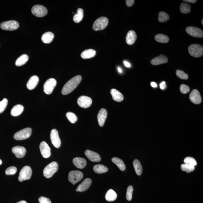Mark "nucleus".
Wrapping results in <instances>:
<instances>
[{"mask_svg": "<svg viewBox=\"0 0 203 203\" xmlns=\"http://www.w3.org/2000/svg\"><path fill=\"white\" fill-rule=\"evenodd\" d=\"M82 80L81 76L77 75L68 81L63 87L61 93L63 95L69 94L78 86Z\"/></svg>", "mask_w": 203, "mask_h": 203, "instance_id": "nucleus-1", "label": "nucleus"}, {"mask_svg": "<svg viewBox=\"0 0 203 203\" xmlns=\"http://www.w3.org/2000/svg\"><path fill=\"white\" fill-rule=\"evenodd\" d=\"M58 169V163L55 161L52 162L44 168L43 170L44 177L46 178H50L57 171Z\"/></svg>", "mask_w": 203, "mask_h": 203, "instance_id": "nucleus-2", "label": "nucleus"}, {"mask_svg": "<svg viewBox=\"0 0 203 203\" xmlns=\"http://www.w3.org/2000/svg\"><path fill=\"white\" fill-rule=\"evenodd\" d=\"M188 51L190 54L194 57H200L203 55V47L200 44H191L188 47Z\"/></svg>", "mask_w": 203, "mask_h": 203, "instance_id": "nucleus-3", "label": "nucleus"}, {"mask_svg": "<svg viewBox=\"0 0 203 203\" xmlns=\"http://www.w3.org/2000/svg\"><path fill=\"white\" fill-rule=\"evenodd\" d=\"M108 19L105 17H101L94 22L93 29L94 31H98L105 29L108 24Z\"/></svg>", "mask_w": 203, "mask_h": 203, "instance_id": "nucleus-4", "label": "nucleus"}, {"mask_svg": "<svg viewBox=\"0 0 203 203\" xmlns=\"http://www.w3.org/2000/svg\"><path fill=\"white\" fill-rule=\"evenodd\" d=\"M32 130L30 128H25L15 133L14 139L17 140H22L29 138L31 136Z\"/></svg>", "mask_w": 203, "mask_h": 203, "instance_id": "nucleus-5", "label": "nucleus"}, {"mask_svg": "<svg viewBox=\"0 0 203 203\" xmlns=\"http://www.w3.org/2000/svg\"><path fill=\"white\" fill-rule=\"evenodd\" d=\"M32 174V170L29 166H25L20 170L18 177L19 181L22 182L28 180L31 178Z\"/></svg>", "mask_w": 203, "mask_h": 203, "instance_id": "nucleus-6", "label": "nucleus"}, {"mask_svg": "<svg viewBox=\"0 0 203 203\" xmlns=\"http://www.w3.org/2000/svg\"><path fill=\"white\" fill-rule=\"evenodd\" d=\"M19 24L15 20H9L2 22L1 24L0 27L2 29L7 31H14L18 29Z\"/></svg>", "mask_w": 203, "mask_h": 203, "instance_id": "nucleus-7", "label": "nucleus"}, {"mask_svg": "<svg viewBox=\"0 0 203 203\" xmlns=\"http://www.w3.org/2000/svg\"><path fill=\"white\" fill-rule=\"evenodd\" d=\"M83 174L79 170L71 171L69 172L68 179L69 181L73 184H75L80 181L83 178Z\"/></svg>", "mask_w": 203, "mask_h": 203, "instance_id": "nucleus-8", "label": "nucleus"}, {"mask_svg": "<svg viewBox=\"0 0 203 203\" xmlns=\"http://www.w3.org/2000/svg\"><path fill=\"white\" fill-rule=\"evenodd\" d=\"M31 12L36 17H42L47 15V10L44 6L37 5L33 6L31 9Z\"/></svg>", "mask_w": 203, "mask_h": 203, "instance_id": "nucleus-9", "label": "nucleus"}, {"mask_svg": "<svg viewBox=\"0 0 203 203\" xmlns=\"http://www.w3.org/2000/svg\"><path fill=\"white\" fill-rule=\"evenodd\" d=\"M57 85V81L54 78H50L46 81L43 85L44 93L47 95H50L53 91Z\"/></svg>", "mask_w": 203, "mask_h": 203, "instance_id": "nucleus-10", "label": "nucleus"}, {"mask_svg": "<svg viewBox=\"0 0 203 203\" xmlns=\"http://www.w3.org/2000/svg\"><path fill=\"white\" fill-rule=\"evenodd\" d=\"M186 31L189 35L193 37L198 38L203 37V31L196 27L188 26L186 28Z\"/></svg>", "mask_w": 203, "mask_h": 203, "instance_id": "nucleus-11", "label": "nucleus"}, {"mask_svg": "<svg viewBox=\"0 0 203 203\" xmlns=\"http://www.w3.org/2000/svg\"><path fill=\"white\" fill-rule=\"evenodd\" d=\"M92 101L91 98L85 96H81L77 99V103L78 105L82 108H87L91 105Z\"/></svg>", "mask_w": 203, "mask_h": 203, "instance_id": "nucleus-12", "label": "nucleus"}, {"mask_svg": "<svg viewBox=\"0 0 203 203\" xmlns=\"http://www.w3.org/2000/svg\"><path fill=\"white\" fill-rule=\"evenodd\" d=\"M50 136L51 141L53 145L56 148H59L61 145V141L58 131L55 129H52L51 131Z\"/></svg>", "mask_w": 203, "mask_h": 203, "instance_id": "nucleus-13", "label": "nucleus"}, {"mask_svg": "<svg viewBox=\"0 0 203 203\" xmlns=\"http://www.w3.org/2000/svg\"><path fill=\"white\" fill-rule=\"evenodd\" d=\"M40 149L41 154L44 158L50 157L51 155L50 149L46 143L44 141L41 142L40 145Z\"/></svg>", "mask_w": 203, "mask_h": 203, "instance_id": "nucleus-14", "label": "nucleus"}, {"mask_svg": "<svg viewBox=\"0 0 203 203\" xmlns=\"http://www.w3.org/2000/svg\"><path fill=\"white\" fill-rule=\"evenodd\" d=\"M189 98L191 102L194 104H199L202 102V98L197 90L194 89L191 91Z\"/></svg>", "mask_w": 203, "mask_h": 203, "instance_id": "nucleus-15", "label": "nucleus"}, {"mask_svg": "<svg viewBox=\"0 0 203 203\" xmlns=\"http://www.w3.org/2000/svg\"><path fill=\"white\" fill-rule=\"evenodd\" d=\"M12 151L17 158H22L25 156L26 150L21 146H16L12 149Z\"/></svg>", "mask_w": 203, "mask_h": 203, "instance_id": "nucleus-16", "label": "nucleus"}, {"mask_svg": "<svg viewBox=\"0 0 203 203\" xmlns=\"http://www.w3.org/2000/svg\"><path fill=\"white\" fill-rule=\"evenodd\" d=\"M85 154L87 158L93 162H99L101 160V158L99 154L89 150H87Z\"/></svg>", "mask_w": 203, "mask_h": 203, "instance_id": "nucleus-17", "label": "nucleus"}, {"mask_svg": "<svg viewBox=\"0 0 203 203\" xmlns=\"http://www.w3.org/2000/svg\"><path fill=\"white\" fill-rule=\"evenodd\" d=\"M107 116V112L106 109L102 108L99 111L98 115V120L99 126L102 127L105 123Z\"/></svg>", "mask_w": 203, "mask_h": 203, "instance_id": "nucleus-18", "label": "nucleus"}, {"mask_svg": "<svg viewBox=\"0 0 203 203\" xmlns=\"http://www.w3.org/2000/svg\"><path fill=\"white\" fill-rule=\"evenodd\" d=\"M92 183V180L90 178H86L79 185L76 189V191L82 192L86 191L90 188Z\"/></svg>", "mask_w": 203, "mask_h": 203, "instance_id": "nucleus-19", "label": "nucleus"}, {"mask_svg": "<svg viewBox=\"0 0 203 203\" xmlns=\"http://www.w3.org/2000/svg\"><path fill=\"white\" fill-rule=\"evenodd\" d=\"M168 61V60L167 57L161 54L160 56L153 59L150 61V63L153 65L156 66L167 63Z\"/></svg>", "mask_w": 203, "mask_h": 203, "instance_id": "nucleus-20", "label": "nucleus"}, {"mask_svg": "<svg viewBox=\"0 0 203 203\" xmlns=\"http://www.w3.org/2000/svg\"><path fill=\"white\" fill-rule=\"evenodd\" d=\"M39 78L37 76L34 75L30 77L27 83L26 86L28 89L32 90L36 88L39 82Z\"/></svg>", "mask_w": 203, "mask_h": 203, "instance_id": "nucleus-21", "label": "nucleus"}, {"mask_svg": "<svg viewBox=\"0 0 203 203\" xmlns=\"http://www.w3.org/2000/svg\"><path fill=\"white\" fill-rule=\"evenodd\" d=\"M73 164L76 167L82 169L85 167L87 165V161L84 158L76 157L73 160Z\"/></svg>", "mask_w": 203, "mask_h": 203, "instance_id": "nucleus-22", "label": "nucleus"}, {"mask_svg": "<svg viewBox=\"0 0 203 203\" xmlns=\"http://www.w3.org/2000/svg\"><path fill=\"white\" fill-rule=\"evenodd\" d=\"M137 38V36L135 32L131 30L128 32L127 34L126 38V43L129 45H132L135 42Z\"/></svg>", "mask_w": 203, "mask_h": 203, "instance_id": "nucleus-23", "label": "nucleus"}, {"mask_svg": "<svg viewBox=\"0 0 203 203\" xmlns=\"http://www.w3.org/2000/svg\"><path fill=\"white\" fill-rule=\"evenodd\" d=\"M110 93L114 101L117 102H121L123 101L124 99L123 95L115 89H112L111 90Z\"/></svg>", "mask_w": 203, "mask_h": 203, "instance_id": "nucleus-24", "label": "nucleus"}, {"mask_svg": "<svg viewBox=\"0 0 203 203\" xmlns=\"http://www.w3.org/2000/svg\"><path fill=\"white\" fill-rule=\"evenodd\" d=\"M96 54V51L93 49H89L84 50L81 54V57L84 59L93 57Z\"/></svg>", "mask_w": 203, "mask_h": 203, "instance_id": "nucleus-25", "label": "nucleus"}, {"mask_svg": "<svg viewBox=\"0 0 203 203\" xmlns=\"http://www.w3.org/2000/svg\"><path fill=\"white\" fill-rule=\"evenodd\" d=\"M54 37V35L53 33L50 32H47L43 35L41 39L44 43L48 44L52 42Z\"/></svg>", "mask_w": 203, "mask_h": 203, "instance_id": "nucleus-26", "label": "nucleus"}, {"mask_svg": "<svg viewBox=\"0 0 203 203\" xmlns=\"http://www.w3.org/2000/svg\"><path fill=\"white\" fill-rule=\"evenodd\" d=\"M24 107L21 105H17L12 108L11 110V115L13 116H17L23 112Z\"/></svg>", "mask_w": 203, "mask_h": 203, "instance_id": "nucleus-27", "label": "nucleus"}, {"mask_svg": "<svg viewBox=\"0 0 203 203\" xmlns=\"http://www.w3.org/2000/svg\"><path fill=\"white\" fill-rule=\"evenodd\" d=\"M84 17V11L82 9H77V12L74 15L73 20L76 23H79L82 21Z\"/></svg>", "mask_w": 203, "mask_h": 203, "instance_id": "nucleus-28", "label": "nucleus"}, {"mask_svg": "<svg viewBox=\"0 0 203 203\" xmlns=\"http://www.w3.org/2000/svg\"><path fill=\"white\" fill-rule=\"evenodd\" d=\"M117 198L116 192L112 189H109L105 195L106 200L109 202L115 201Z\"/></svg>", "mask_w": 203, "mask_h": 203, "instance_id": "nucleus-29", "label": "nucleus"}, {"mask_svg": "<svg viewBox=\"0 0 203 203\" xmlns=\"http://www.w3.org/2000/svg\"><path fill=\"white\" fill-rule=\"evenodd\" d=\"M29 60V57L26 54H23L16 61L15 65L19 67L27 63Z\"/></svg>", "mask_w": 203, "mask_h": 203, "instance_id": "nucleus-30", "label": "nucleus"}, {"mask_svg": "<svg viewBox=\"0 0 203 203\" xmlns=\"http://www.w3.org/2000/svg\"><path fill=\"white\" fill-rule=\"evenodd\" d=\"M112 162L116 164L120 170L122 171L125 170L126 166L122 160L117 157H114L112 159Z\"/></svg>", "mask_w": 203, "mask_h": 203, "instance_id": "nucleus-31", "label": "nucleus"}, {"mask_svg": "<svg viewBox=\"0 0 203 203\" xmlns=\"http://www.w3.org/2000/svg\"><path fill=\"white\" fill-rule=\"evenodd\" d=\"M93 170L97 174H101L107 172L108 169L102 164H97L93 167Z\"/></svg>", "mask_w": 203, "mask_h": 203, "instance_id": "nucleus-32", "label": "nucleus"}, {"mask_svg": "<svg viewBox=\"0 0 203 203\" xmlns=\"http://www.w3.org/2000/svg\"><path fill=\"white\" fill-rule=\"evenodd\" d=\"M133 165L138 175H140L142 173L143 169L140 162L137 160H135L133 162Z\"/></svg>", "mask_w": 203, "mask_h": 203, "instance_id": "nucleus-33", "label": "nucleus"}, {"mask_svg": "<svg viewBox=\"0 0 203 203\" xmlns=\"http://www.w3.org/2000/svg\"><path fill=\"white\" fill-rule=\"evenodd\" d=\"M155 39L157 42L161 43H167L169 40V38L165 35L158 34L155 36Z\"/></svg>", "mask_w": 203, "mask_h": 203, "instance_id": "nucleus-34", "label": "nucleus"}, {"mask_svg": "<svg viewBox=\"0 0 203 203\" xmlns=\"http://www.w3.org/2000/svg\"><path fill=\"white\" fill-rule=\"evenodd\" d=\"M191 6L185 3H182L181 4L180 9L181 12L183 14H188L191 12Z\"/></svg>", "mask_w": 203, "mask_h": 203, "instance_id": "nucleus-35", "label": "nucleus"}, {"mask_svg": "<svg viewBox=\"0 0 203 203\" xmlns=\"http://www.w3.org/2000/svg\"><path fill=\"white\" fill-rule=\"evenodd\" d=\"M181 169L184 172L190 173L194 170L195 167L194 166L185 163V164L181 165Z\"/></svg>", "mask_w": 203, "mask_h": 203, "instance_id": "nucleus-36", "label": "nucleus"}, {"mask_svg": "<svg viewBox=\"0 0 203 203\" xmlns=\"http://www.w3.org/2000/svg\"><path fill=\"white\" fill-rule=\"evenodd\" d=\"M169 19V16L166 12H160L158 14V20L160 22H164L168 21Z\"/></svg>", "mask_w": 203, "mask_h": 203, "instance_id": "nucleus-37", "label": "nucleus"}, {"mask_svg": "<svg viewBox=\"0 0 203 203\" xmlns=\"http://www.w3.org/2000/svg\"><path fill=\"white\" fill-rule=\"evenodd\" d=\"M66 117L69 120V121L72 123H74L77 121V117L75 114L71 112H67L66 113Z\"/></svg>", "mask_w": 203, "mask_h": 203, "instance_id": "nucleus-38", "label": "nucleus"}, {"mask_svg": "<svg viewBox=\"0 0 203 203\" xmlns=\"http://www.w3.org/2000/svg\"><path fill=\"white\" fill-rule=\"evenodd\" d=\"M176 74L179 78L181 80H187L188 78V74L185 73L183 71L177 70L176 71Z\"/></svg>", "mask_w": 203, "mask_h": 203, "instance_id": "nucleus-39", "label": "nucleus"}, {"mask_svg": "<svg viewBox=\"0 0 203 203\" xmlns=\"http://www.w3.org/2000/svg\"><path fill=\"white\" fill-rule=\"evenodd\" d=\"M8 101L4 98L2 101H0V114L2 113L5 110L8 105Z\"/></svg>", "mask_w": 203, "mask_h": 203, "instance_id": "nucleus-40", "label": "nucleus"}, {"mask_svg": "<svg viewBox=\"0 0 203 203\" xmlns=\"http://www.w3.org/2000/svg\"><path fill=\"white\" fill-rule=\"evenodd\" d=\"M133 191V188L132 186H128L127 189L126 198L128 201H130L132 199V195Z\"/></svg>", "mask_w": 203, "mask_h": 203, "instance_id": "nucleus-41", "label": "nucleus"}, {"mask_svg": "<svg viewBox=\"0 0 203 203\" xmlns=\"http://www.w3.org/2000/svg\"><path fill=\"white\" fill-rule=\"evenodd\" d=\"M184 162L186 164H189L194 166H196L197 164L196 160L194 158L191 157H187L185 158L184 160Z\"/></svg>", "mask_w": 203, "mask_h": 203, "instance_id": "nucleus-42", "label": "nucleus"}, {"mask_svg": "<svg viewBox=\"0 0 203 203\" xmlns=\"http://www.w3.org/2000/svg\"><path fill=\"white\" fill-rule=\"evenodd\" d=\"M17 171L16 167L15 166H11L6 170L5 173L7 175H13L17 172Z\"/></svg>", "mask_w": 203, "mask_h": 203, "instance_id": "nucleus-43", "label": "nucleus"}, {"mask_svg": "<svg viewBox=\"0 0 203 203\" xmlns=\"http://www.w3.org/2000/svg\"><path fill=\"white\" fill-rule=\"evenodd\" d=\"M181 92L183 94H186L190 91V88L188 85L185 84H181L180 87Z\"/></svg>", "mask_w": 203, "mask_h": 203, "instance_id": "nucleus-44", "label": "nucleus"}, {"mask_svg": "<svg viewBox=\"0 0 203 203\" xmlns=\"http://www.w3.org/2000/svg\"><path fill=\"white\" fill-rule=\"evenodd\" d=\"M39 201L40 203H52L50 199L43 196L40 197Z\"/></svg>", "mask_w": 203, "mask_h": 203, "instance_id": "nucleus-45", "label": "nucleus"}, {"mask_svg": "<svg viewBox=\"0 0 203 203\" xmlns=\"http://www.w3.org/2000/svg\"><path fill=\"white\" fill-rule=\"evenodd\" d=\"M135 2L134 0H126V3L127 6L128 7H131L134 5Z\"/></svg>", "mask_w": 203, "mask_h": 203, "instance_id": "nucleus-46", "label": "nucleus"}, {"mask_svg": "<svg viewBox=\"0 0 203 203\" xmlns=\"http://www.w3.org/2000/svg\"><path fill=\"white\" fill-rule=\"evenodd\" d=\"M160 88L162 90H164L166 88V82L165 81H163L161 82L160 85Z\"/></svg>", "mask_w": 203, "mask_h": 203, "instance_id": "nucleus-47", "label": "nucleus"}, {"mask_svg": "<svg viewBox=\"0 0 203 203\" xmlns=\"http://www.w3.org/2000/svg\"><path fill=\"white\" fill-rule=\"evenodd\" d=\"M124 64L125 66L126 67H131V64L128 62L124 61H123Z\"/></svg>", "mask_w": 203, "mask_h": 203, "instance_id": "nucleus-48", "label": "nucleus"}, {"mask_svg": "<svg viewBox=\"0 0 203 203\" xmlns=\"http://www.w3.org/2000/svg\"><path fill=\"white\" fill-rule=\"evenodd\" d=\"M184 2H189L190 3H195L197 2L196 0H184L183 1Z\"/></svg>", "mask_w": 203, "mask_h": 203, "instance_id": "nucleus-49", "label": "nucleus"}, {"mask_svg": "<svg viewBox=\"0 0 203 203\" xmlns=\"http://www.w3.org/2000/svg\"><path fill=\"white\" fill-rule=\"evenodd\" d=\"M150 84H151L152 87H153V88H156L157 87V85L155 82H152Z\"/></svg>", "mask_w": 203, "mask_h": 203, "instance_id": "nucleus-50", "label": "nucleus"}, {"mask_svg": "<svg viewBox=\"0 0 203 203\" xmlns=\"http://www.w3.org/2000/svg\"><path fill=\"white\" fill-rule=\"evenodd\" d=\"M118 72L120 73H122V71L121 68L120 67H118Z\"/></svg>", "mask_w": 203, "mask_h": 203, "instance_id": "nucleus-51", "label": "nucleus"}, {"mask_svg": "<svg viewBox=\"0 0 203 203\" xmlns=\"http://www.w3.org/2000/svg\"><path fill=\"white\" fill-rule=\"evenodd\" d=\"M17 203H28L26 202V201H19L18 202H17Z\"/></svg>", "mask_w": 203, "mask_h": 203, "instance_id": "nucleus-52", "label": "nucleus"}, {"mask_svg": "<svg viewBox=\"0 0 203 203\" xmlns=\"http://www.w3.org/2000/svg\"><path fill=\"white\" fill-rule=\"evenodd\" d=\"M2 164V160L0 159V165H1Z\"/></svg>", "mask_w": 203, "mask_h": 203, "instance_id": "nucleus-53", "label": "nucleus"}, {"mask_svg": "<svg viewBox=\"0 0 203 203\" xmlns=\"http://www.w3.org/2000/svg\"><path fill=\"white\" fill-rule=\"evenodd\" d=\"M202 22V25H203V19H202V22Z\"/></svg>", "mask_w": 203, "mask_h": 203, "instance_id": "nucleus-54", "label": "nucleus"}]
</instances>
